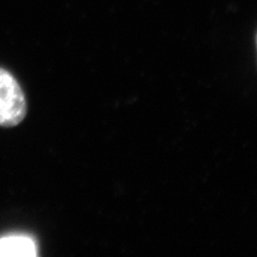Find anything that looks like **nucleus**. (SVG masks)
Wrapping results in <instances>:
<instances>
[{"label":"nucleus","mask_w":257,"mask_h":257,"mask_svg":"<svg viewBox=\"0 0 257 257\" xmlns=\"http://www.w3.org/2000/svg\"><path fill=\"white\" fill-rule=\"evenodd\" d=\"M25 114L27 100L23 89L11 73L0 68V126H16Z\"/></svg>","instance_id":"1"},{"label":"nucleus","mask_w":257,"mask_h":257,"mask_svg":"<svg viewBox=\"0 0 257 257\" xmlns=\"http://www.w3.org/2000/svg\"><path fill=\"white\" fill-rule=\"evenodd\" d=\"M37 255V245L35 240L24 234H14L0 238V257L24 256L34 257Z\"/></svg>","instance_id":"2"}]
</instances>
